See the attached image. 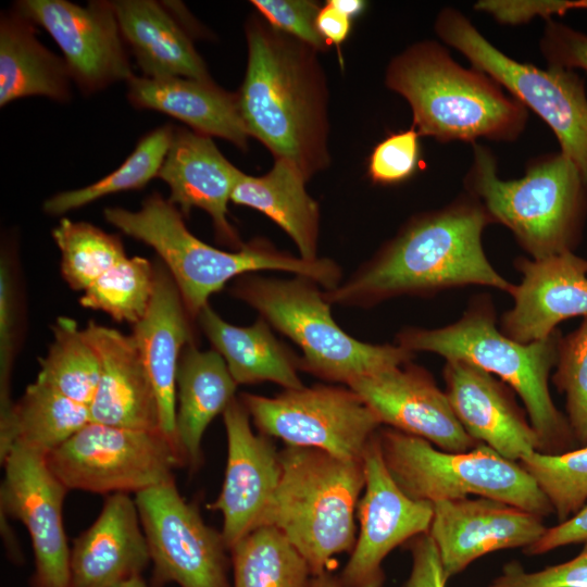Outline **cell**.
I'll return each mask as SVG.
<instances>
[{"label":"cell","mask_w":587,"mask_h":587,"mask_svg":"<svg viewBox=\"0 0 587 587\" xmlns=\"http://www.w3.org/2000/svg\"><path fill=\"white\" fill-rule=\"evenodd\" d=\"M351 17L339 11L330 1L321 7L316 18L319 33L329 45L342 43L351 29Z\"/></svg>","instance_id":"obj_47"},{"label":"cell","mask_w":587,"mask_h":587,"mask_svg":"<svg viewBox=\"0 0 587 587\" xmlns=\"http://www.w3.org/2000/svg\"><path fill=\"white\" fill-rule=\"evenodd\" d=\"M100 361V380L89 404L90 421L161 430L155 390L132 335L89 321L83 329Z\"/></svg>","instance_id":"obj_23"},{"label":"cell","mask_w":587,"mask_h":587,"mask_svg":"<svg viewBox=\"0 0 587 587\" xmlns=\"http://www.w3.org/2000/svg\"><path fill=\"white\" fill-rule=\"evenodd\" d=\"M154 286V265L141 257H126L84 290L79 303L135 325L146 314Z\"/></svg>","instance_id":"obj_37"},{"label":"cell","mask_w":587,"mask_h":587,"mask_svg":"<svg viewBox=\"0 0 587 587\" xmlns=\"http://www.w3.org/2000/svg\"><path fill=\"white\" fill-rule=\"evenodd\" d=\"M252 5L274 28L288 34L319 52L328 43L319 33L316 18L321 7L309 0H252Z\"/></svg>","instance_id":"obj_41"},{"label":"cell","mask_w":587,"mask_h":587,"mask_svg":"<svg viewBox=\"0 0 587 587\" xmlns=\"http://www.w3.org/2000/svg\"><path fill=\"white\" fill-rule=\"evenodd\" d=\"M254 425L287 446L314 448L345 460H363L380 422L351 388L317 384L275 397L243 392Z\"/></svg>","instance_id":"obj_12"},{"label":"cell","mask_w":587,"mask_h":587,"mask_svg":"<svg viewBox=\"0 0 587 587\" xmlns=\"http://www.w3.org/2000/svg\"><path fill=\"white\" fill-rule=\"evenodd\" d=\"M551 376L565 396L566 419L578 447L587 446V317L562 336L558 360Z\"/></svg>","instance_id":"obj_39"},{"label":"cell","mask_w":587,"mask_h":587,"mask_svg":"<svg viewBox=\"0 0 587 587\" xmlns=\"http://www.w3.org/2000/svg\"><path fill=\"white\" fill-rule=\"evenodd\" d=\"M233 587H310L305 559L275 527L262 525L230 548Z\"/></svg>","instance_id":"obj_33"},{"label":"cell","mask_w":587,"mask_h":587,"mask_svg":"<svg viewBox=\"0 0 587 587\" xmlns=\"http://www.w3.org/2000/svg\"><path fill=\"white\" fill-rule=\"evenodd\" d=\"M112 2L123 39L145 77L211 80L203 60L168 4L153 0Z\"/></svg>","instance_id":"obj_27"},{"label":"cell","mask_w":587,"mask_h":587,"mask_svg":"<svg viewBox=\"0 0 587 587\" xmlns=\"http://www.w3.org/2000/svg\"><path fill=\"white\" fill-rule=\"evenodd\" d=\"M433 509L428 534L447 580L490 552L529 547L547 529L544 517L489 498L441 500Z\"/></svg>","instance_id":"obj_19"},{"label":"cell","mask_w":587,"mask_h":587,"mask_svg":"<svg viewBox=\"0 0 587 587\" xmlns=\"http://www.w3.org/2000/svg\"><path fill=\"white\" fill-rule=\"evenodd\" d=\"M243 173L217 149L211 137L174 127L158 177L170 188L168 201L187 216L192 208L212 218L220 242L240 249L243 242L227 220V204Z\"/></svg>","instance_id":"obj_22"},{"label":"cell","mask_w":587,"mask_h":587,"mask_svg":"<svg viewBox=\"0 0 587 587\" xmlns=\"http://www.w3.org/2000/svg\"><path fill=\"white\" fill-rule=\"evenodd\" d=\"M8 519L9 517H7L4 514H1L0 524L4 547L8 554L12 558L13 561L21 562L23 554L17 544L16 536L14 535V532L9 525Z\"/></svg>","instance_id":"obj_48"},{"label":"cell","mask_w":587,"mask_h":587,"mask_svg":"<svg viewBox=\"0 0 587 587\" xmlns=\"http://www.w3.org/2000/svg\"><path fill=\"white\" fill-rule=\"evenodd\" d=\"M548 499L559 523L587 502V446L562 453L534 451L517 462Z\"/></svg>","instance_id":"obj_38"},{"label":"cell","mask_w":587,"mask_h":587,"mask_svg":"<svg viewBox=\"0 0 587 587\" xmlns=\"http://www.w3.org/2000/svg\"><path fill=\"white\" fill-rule=\"evenodd\" d=\"M562 9L565 13L571 10H587V0H563Z\"/></svg>","instance_id":"obj_51"},{"label":"cell","mask_w":587,"mask_h":587,"mask_svg":"<svg viewBox=\"0 0 587 587\" xmlns=\"http://www.w3.org/2000/svg\"><path fill=\"white\" fill-rule=\"evenodd\" d=\"M61 251V273L75 290H86L127 255L118 236L87 222L62 218L52 229Z\"/></svg>","instance_id":"obj_36"},{"label":"cell","mask_w":587,"mask_h":587,"mask_svg":"<svg viewBox=\"0 0 587 587\" xmlns=\"http://www.w3.org/2000/svg\"><path fill=\"white\" fill-rule=\"evenodd\" d=\"M305 178L291 163L275 160L263 176L245 173L235 186L230 201L258 210L288 234L300 258L319 259V204L305 190Z\"/></svg>","instance_id":"obj_31"},{"label":"cell","mask_w":587,"mask_h":587,"mask_svg":"<svg viewBox=\"0 0 587 587\" xmlns=\"http://www.w3.org/2000/svg\"><path fill=\"white\" fill-rule=\"evenodd\" d=\"M246 37L242 120L275 160L291 163L308 182L330 161L328 86L319 51L259 16L247 22Z\"/></svg>","instance_id":"obj_2"},{"label":"cell","mask_w":587,"mask_h":587,"mask_svg":"<svg viewBox=\"0 0 587 587\" xmlns=\"http://www.w3.org/2000/svg\"><path fill=\"white\" fill-rule=\"evenodd\" d=\"M229 291L292 340L302 352L300 370L321 379L347 386L414 359V352L397 344H367L347 334L333 319L324 290L308 277L248 273L237 277Z\"/></svg>","instance_id":"obj_8"},{"label":"cell","mask_w":587,"mask_h":587,"mask_svg":"<svg viewBox=\"0 0 587 587\" xmlns=\"http://www.w3.org/2000/svg\"><path fill=\"white\" fill-rule=\"evenodd\" d=\"M14 9L50 34L83 92L134 76L112 1L21 0Z\"/></svg>","instance_id":"obj_16"},{"label":"cell","mask_w":587,"mask_h":587,"mask_svg":"<svg viewBox=\"0 0 587 587\" xmlns=\"http://www.w3.org/2000/svg\"><path fill=\"white\" fill-rule=\"evenodd\" d=\"M279 454L280 479L261 526L277 528L305 559L312 575H320L335 555L351 552L355 544L363 460L294 446Z\"/></svg>","instance_id":"obj_7"},{"label":"cell","mask_w":587,"mask_h":587,"mask_svg":"<svg viewBox=\"0 0 587 587\" xmlns=\"http://www.w3.org/2000/svg\"><path fill=\"white\" fill-rule=\"evenodd\" d=\"M444 378L458 421L476 442L514 462L539 451L538 436L507 384L459 360L446 361Z\"/></svg>","instance_id":"obj_21"},{"label":"cell","mask_w":587,"mask_h":587,"mask_svg":"<svg viewBox=\"0 0 587 587\" xmlns=\"http://www.w3.org/2000/svg\"><path fill=\"white\" fill-rule=\"evenodd\" d=\"M173 130L174 127L166 124L149 132L118 168L89 186L50 197L43 203V211L49 215H61L108 195L143 188L158 177Z\"/></svg>","instance_id":"obj_35"},{"label":"cell","mask_w":587,"mask_h":587,"mask_svg":"<svg viewBox=\"0 0 587 587\" xmlns=\"http://www.w3.org/2000/svg\"><path fill=\"white\" fill-rule=\"evenodd\" d=\"M562 335L557 329L542 340L517 342L497 326L489 296L474 297L462 316L444 327H405L396 344L412 351H428L464 361L497 375L522 399L536 432L540 452L562 453L577 448L566 415L553 403L549 377L558 360Z\"/></svg>","instance_id":"obj_4"},{"label":"cell","mask_w":587,"mask_h":587,"mask_svg":"<svg viewBox=\"0 0 587 587\" xmlns=\"http://www.w3.org/2000/svg\"><path fill=\"white\" fill-rule=\"evenodd\" d=\"M587 542V502L569 520L547 527L544 535L524 549L527 555H539L571 544Z\"/></svg>","instance_id":"obj_46"},{"label":"cell","mask_w":587,"mask_h":587,"mask_svg":"<svg viewBox=\"0 0 587 587\" xmlns=\"http://www.w3.org/2000/svg\"><path fill=\"white\" fill-rule=\"evenodd\" d=\"M491 221L464 192L451 203L412 216L344 283L324 290L330 304L372 308L401 296L430 297L471 285L510 295L514 284L488 261L482 235Z\"/></svg>","instance_id":"obj_1"},{"label":"cell","mask_w":587,"mask_h":587,"mask_svg":"<svg viewBox=\"0 0 587 587\" xmlns=\"http://www.w3.org/2000/svg\"><path fill=\"white\" fill-rule=\"evenodd\" d=\"M35 24L15 9L0 20V105L20 98L43 96L65 102L71 75L63 58L37 39Z\"/></svg>","instance_id":"obj_30"},{"label":"cell","mask_w":587,"mask_h":587,"mask_svg":"<svg viewBox=\"0 0 587 587\" xmlns=\"http://www.w3.org/2000/svg\"><path fill=\"white\" fill-rule=\"evenodd\" d=\"M53 340L39 361L37 378L65 397L89 407L100 380V361L83 329L70 317L52 326Z\"/></svg>","instance_id":"obj_34"},{"label":"cell","mask_w":587,"mask_h":587,"mask_svg":"<svg viewBox=\"0 0 587 587\" xmlns=\"http://www.w3.org/2000/svg\"><path fill=\"white\" fill-rule=\"evenodd\" d=\"M514 266L522 278L510 292L513 307L500 320L505 336L529 344L546 339L565 320L587 317V259L569 251L517 258Z\"/></svg>","instance_id":"obj_20"},{"label":"cell","mask_w":587,"mask_h":587,"mask_svg":"<svg viewBox=\"0 0 587 587\" xmlns=\"http://www.w3.org/2000/svg\"><path fill=\"white\" fill-rule=\"evenodd\" d=\"M127 98L137 109L165 113L196 133L225 139L242 150L248 148L250 134L240 113L238 93L212 80L134 75L127 82Z\"/></svg>","instance_id":"obj_26"},{"label":"cell","mask_w":587,"mask_h":587,"mask_svg":"<svg viewBox=\"0 0 587 587\" xmlns=\"http://www.w3.org/2000/svg\"><path fill=\"white\" fill-rule=\"evenodd\" d=\"M420 137L412 126L378 142L369 161L371 179L382 185H394L412 177L421 158Z\"/></svg>","instance_id":"obj_40"},{"label":"cell","mask_w":587,"mask_h":587,"mask_svg":"<svg viewBox=\"0 0 587 587\" xmlns=\"http://www.w3.org/2000/svg\"><path fill=\"white\" fill-rule=\"evenodd\" d=\"M197 320L237 385L272 382L284 389L304 386L298 375L300 357L274 336L261 316L250 326H236L207 304Z\"/></svg>","instance_id":"obj_29"},{"label":"cell","mask_w":587,"mask_h":587,"mask_svg":"<svg viewBox=\"0 0 587 587\" xmlns=\"http://www.w3.org/2000/svg\"><path fill=\"white\" fill-rule=\"evenodd\" d=\"M412 557V569L403 587H446L438 549L428 533L407 542Z\"/></svg>","instance_id":"obj_45"},{"label":"cell","mask_w":587,"mask_h":587,"mask_svg":"<svg viewBox=\"0 0 587 587\" xmlns=\"http://www.w3.org/2000/svg\"><path fill=\"white\" fill-rule=\"evenodd\" d=\"M0 511L26 527L35 555V587H71V549L63 525L68 489L47 454L15 444L1 462Z\"/></svg>","instance_id":"obj_14"},{"label":"cell","mask_w":587,"mask_h":587,"mask_svg":"<svg viewBox=\"0 0 587 587\" xmlns=\"http://www.w3.org/2000/svg\"><path fill=\"white\" fill-rule=\"evenodd\" d=\"M437 36L461 52L472 67L494 78L510 96L535 112L552 129L560 152L587 182V93L572 70L540 68L517 62L491 45L461 11L446 7L434 24Z\"/></svg>","instance_id":"obj_10"},{"label":"cell","mask_w":587,"mask_h":587,"mask_svg":"<svg viewBox=\"0 0 587 587\" xmlns=\"http://www.w3.org/2000/svg\"><path fill=\"white\" fill-rule=\"evenodd\" d=\"M365 485L357 515L360 528L339 576L345 587H382L383 562L400 545L429 530L433 503L405 495L384 462L377 433L363 454Z\"/></svg>","instance_id":"obj_15"},{"label":"cell","mask_w":587,"mask_h":587,"mask_svg":"<svg viewBox=\"0 0 587 587\" xmlns=\"http://www.w3.org/2000/svg\"><path fill=\"white\" fill-rule=\"evenodd\" d=\"M464 188L532 259L573 251L580 240L587 182L561 152L530 160L523 177L507 180L499 177L491 150L475 142Z\"/></svg>","instance_id":"obj_6"},{"label":"cell","mask_w":587,"mask_h":587,"mask_svg":"<svg viewBox=\"0 0 587 587\" xmlns=\"http://www.w3.org/2000/svg\"><path fill=\"white\" fill-rule=\"evenodd\" d=\"M154 582L180 587H232L228 550L221 532L207 525L198 507L180 495L175 479L135 495Z\"/></svg>","instance_id":"obj_13"},{"label":"cell","mask_w":587,"mask_h":587,"mask_svg":"<svg viewBox=\"0 0 587 587\" xmlns=\"http://www.w3.org/2000/svg\"><path fill=\"white\" fill-rule=\"evenodd\" d=\"M47 461L68 490L111 495L140 492L174 479L184 466L177 449L161 430L89 422L51 451Z\"/></svg>","instance_id":"obj_11"},{"label":"cell","mask_w":587,"mask_h":587,"mask_svg":"<svg viewBox=\"0 0 587 587\" xmlns=\"http://www.w3.org/2000/svg\"><path fill=\"white\" fill-rule=\"evenodd\" d=\"M386 86L411 107L413 127L440 142H511L528 110L486 73L463 67L435 40H422L391 59Z\"/></svg>","instance_id":"obj_3"},{"label":"cell","mask_w":587,"mask_h":587,"mask_svg":"<svg viewBox=\"0 0 587 587\" xmlns=\"http://www.w3.org/2000/svg\"><path fill=\"white\" fill-rule=\"evenodd\" d=\"M115 587H149L141 575L132 577Z\"/></svg>","instance_id":"obj_52"},{"label":"cell","mask_w":587,"mask_h":587,"mask_svg":"<svg viewBox=\"0 0 587 587\" xmlns=\"http://www.w3.org/2000/svg\"><path fill=\"white\" fill-rule=\"evenodd\" d=\"M13 282L4 259L0 267V420L7 419L14 402L10 383L15 348L16 308Z\"/></svg>","instance_id":"obj_43"},{"label":"cell","mask_w":587,"mask_h":587,"mask_svg":"<svg viewBox=\"0 0 587 587\" xmlns=\"http://www.w3.org/2000/svg\"><path fill=\"white\" fill-rule=\"evenodd\" d=\"M310 587H345L339 577L324 572L311 579Z\"/></svg>","instance_id":"obj_50"},{"label":"cell","mask_w":587,"mask_h":587,"mask_svg":"<svg viewBox=\"0 0 587 587\" xmlns=\"http://www.w3.org/2000/svg\"><path fill=\"white\" fill-rule=\"evenodd\" d=\"M377 439L390 475L415 500L434 503L474 495L544 519L553 513L548 499L521 465L485 444L464 452H449L387 426L378 429Z\"/></svg>","instance_id":"obj_9"},{"label":"cell","mask_w":587,"mask_h":587,"mask_svg":"<svg viewBox=\"0 0 587 587\" xmlns=\"http://www.w3.org/2000/svg\"><path fill=\"white\" fill-rule=\"evenodd\" d=\"M347 386L382 425L449 452L469 451L478 444L463 429L433 376L412 362L359 377Z\"/></svg>","instance_id":"obj_17"},{"label":"cell","mask_w":587,"mask_h":587,"mask_svg":"<svg viewBox=\"0 0 587 587\" xmlns=\"http://www.w3.org/2000/svg\"><path fill=\"white\" fill-rule=\"evenodd\" d=\"M150 561L135 499L111 494L95 522L73 542L71 587H115L141 575Z\"/></svg>","instance_id":"obj_24"},{"label":"cell","mask_w":587,"mask_h":587,"mask_svg":"<svg viewBox=\"0 0 587 587\" xmlns=\"http://www.w3.org/2000/svg\"><path fill=\"white\" fill-rule=\"evenodd\" d=\"M227 437V463L222 489L209 509L223 517L222 537L228 550L261 526L276 491L280 454L270 437L254 434L250 415L235 398L223 412Z\"/></svg>","instance_id":"obj_18"},{"label":"cell","mask_w":587,"mask_h":587,"mask_svg":"<svg viewBox=\"0 0 587 587\" xmlns=\"http://www.w3.org/2000/svg\"><path fill=\"white\" fill-rule=\"evenodd\" d=\"M488 587H587V542L573 559L526 572L519 562L507 563Z\"/></svg>","instance_id":"obj_42"},{"label":"cell","mask_w":587,"mask_h":587,"mask_svg":"<svg viewBox=\"0 0 587 587\" xmlns=\"http://www.w3.org/2000/svg\"><path fill=\"white\" fill-rule=\"evenodd\" d=\"M339 11L353 18L361 14L366 5L362 0H329Z\"/></svg>","instance_id":"obj_49"},{"label":"cell","mask_w":587,"mask_h":587,"mask_svg":"<svg viewBox=\"0 0 587 587\" xmlns=\"http://www.w3.org/2000/svg\"><path fill=\"white\" fill-rule=\"evenodd\" d=\"M90 421L89 408L36 378L0 424V460L15 444L45 454L60 447Z\"/></svg>","instance_id":"obj_32"},{"label":"cell","mask_w":587,"mask_h":587,"mask_svg":"<svg viewBox=\"0 0 587 587\" xmlns=\"http://www.w3.org/2000/svg\"><path fill=\"white\" fill-rule=\"evenodd\" d=\"M105 220L126 235L155 250L173 277L191 320L198 317L211 295L241 275L259 271H284L308 277L324 290L341 280L339 265L328 259L307 261L254 239L235 251L214 248L186 227L180 211L154 192L137 211L107 208Z\"/></svg>","instance_id":"obj_5"},{"label":"cell","mask_w":587,"mask_h":587,"mask_svg":"<svg viewBox=\"0 0 587 587\" xmlns=\"http://www.w3.org/2000/svg\"><path fill=\"white\" fill-rule=\"evenodd\" d=\"M539 47L548 66L587 72V34L550 18Z\"/></svg>","instance_id":"obj_44"},{"label":"cell","mask_w":587,"mask_h":587,"mask_svg":"<svg viewBox=\"0 0 587 587\" xmlns=\"http://www.w3.org/2000/svg\"><path fill=\"white\" fill-rule=\"evenodd\" d=\"M154 267L155 286L150 305L143 317L133 325L130 335L157 394L161 432L177 449L176 374L184 348L193 342L191 319L167 268L164 264Z\"/></svg>","instance_id":"obj_25"},{"label":"cell","mask_w":587,"mask_h":587,"mask_svg":"<svg viewBox=\"0 0 587 587\" xmlns=\"http://www.w3.org/2000/svg\"><path fill=\"white\" fill-rule=\"evenodd\" d=\"M237 383L222 355L188 344L176 374L175 441L184 466L197 470L202 463L204 432L236 398Z\"/></svg>","instance_id":"obj_28"}]
</instances>
